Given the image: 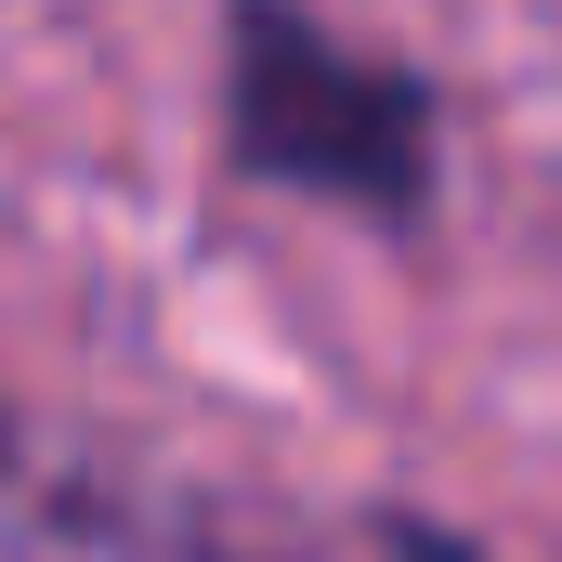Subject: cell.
I'll return each mask as SVG.
<instances>
[{
	"label": "cell",
	"mask_w": 562,
	"mask_h": 562,
	"mask_svg": "<svg viewBox=\"0 0 562 562\" xmlns=\"http://www.w3.org/2000/svg\"><path fill=\"white\" fill-rule=\"evenodd\" d=\"M223 170L262 196L419 236L445 183V92L340 40L314 0H223Z\"/></svg>",
	"instance_id": "1"
},
{
	"label": "cell",
	"mask_w": 562,
	"mask_h": 562,
	"mask_svg": "<svg viewBox=\"0 0 562 562\" xmlns=\"http://www.w3.org/2000/svg\"><path fill=\"white\" fill-rule=\"evenodd\" d=\"M431 562H445V550H431Z\"/></svg>",
	"instance_id": "2"
}]
</instances>
